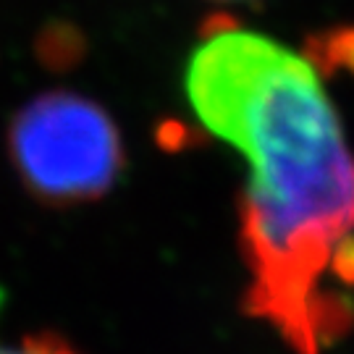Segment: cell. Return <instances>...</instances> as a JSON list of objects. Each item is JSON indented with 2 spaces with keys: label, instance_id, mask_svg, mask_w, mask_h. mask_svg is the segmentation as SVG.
<instances>
[{
  "label": "cell",
  "instance_id": "6da1fadb",
  "mask_svg": "<svg viewBox=\"0 0 354 354\" xmlns=\"http://www.w3.org/2000/svg\"><path fill=\"white\" fill-rule=\"evenodd\" d=\"M184 89L247 168L244 310L297 354L326 352L354 328V155L317 68L260 32L213 24Z\"/></svg>",
  "mask_w": 354,
  "mask_h": 354
},
{
  "label": "cell",
  "instance_id": "277c9868",
  "mask_svg": "<svg viewBox=\"0 0 354 354\" xmlns=\"http://www.w3.org/2000/svg\"><path fill=\"white\" fill-rule=\"evenodd\" d=\"M330 58H336L342 66H349L354 71V26L333 35V39H330Z\"/></svg>",
  "mask_w": 354,
  "mask_h": 354
},
{
  "label": "cell",
  "instance_id": "7a4b0ae2",
  "mask_svg": "<svg viewBox=\"0 0 354 354\" xmlns=\"http://www.w3.org/2000/svg\"><path fill=\"white\" fill-rule=\"evenodd\" d=\"M8 155L26 192L53 207L100 200L127 165L121 131L108 111L66 89L37 95L13 115Z\"/></svg>",
  "mask_w": 354,
  "mask_h": 354
},
{
  "label": "cell",
  "instance_id": "3957f363",
  "mask_svg": "<svg viewBox=\"0 0 354 354\" xmlns=\"http://www.w3.org/2000/svg\"><path fill=\"white\" fill-rule=\"evenodd\" d=\"M0 354H82L55 333H35L21 342L0 344Z\"/></svg>",
  "mask_w": 354,
  "mask_h": 354
}]
</instances>
